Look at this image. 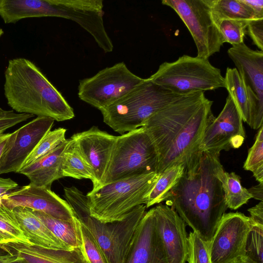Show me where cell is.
<instances>
[{"mask_svg":"<svg viewBox=\"0 0 263 263\" xmlns=\"http://www.w3.org/2000/svg\"><path fill=\"white\" fill-rule=\"evenodd\" d=\"M183 172L165 201L208 247L228 207L216 175L219 155L198 149L183 161Z\"/></svg>","mask_w":263,"mask_h":263,"instance_id":"cell-1","label":"cell"},{"mask_svg":"<svg viewBox=\"0 0 263 263\" xmlns=\"http://www.w3.org/2000/svg\"><path fill=\"white\" fill-rule=\"evenodd\" d=\"M12 210L25 235L33 246L48 249L73 250L57 238L32 210L17 206Z\"/></svg>","mask_w":263,"mask_h":263,"instance_id":"cell-20","label":"cell"},{"mask_svg":"<svg viewBox=\"0 0 263 263\" xmlns=\"http://www.w3.org/2000/svg\"><path fill=\"white\" fill-rule=\"evenodd\" d=\"M71 138L91 170L94 178L92 189L99 187L108 168L117 136L92 126L74 134Z\"/></svg>","mask_w":263,"mask_h":263,"instance_id":"cell-17","label":"cell"},{"mask_svg":"<svg viewBox=\"0 0 263 263\" xmlns=\"http://www.w3.org/2000/svg\"><path fill=\"white\" fill-rule=\"evenodd\" d=\"M65 198L77 218L94 236L108 263H125L136 229L146 212V206H136L122 220L103 223L90 216L86 195L78 188L70 189Z\"/></svg>","mask_w":263,"mask_h":263,"instance_id":"cell-4","label":"cell"},{"mask_svg":"<svg viewBox=\"0 0 263 263\" xmlns=\"http://www.w3.org/2000/svg\"><path fill=\"white\" fill-rule=\"evenodd\" d=\"M54 120L37 117L11 133L0 159V175L18 173L35 147L51 130Z\"/></svg>","mask_w":263,"mask_h":263,"instance_id":"cell-15","label":"cell"},{"mask_svg":"<svg viewBox=\"0 0 263 263\" xmlns=\"http://www.w3.org/2000/svg\"><path fill=\"white\" fill-rule=\"evenodd\" d=\"M209 2L217 26L220 21L224 19L247 21L258 19L240 0H209Z\"/></svg>","mask_w":263,"mask_h":263,"instance_id":"cell-29","label":"cell"},{"mask_svg":"<svg viewBox=\"0 0 263 263\" xmlns=\"http://www.w3.org/2000/svg\"><path fill=\"white\" fill-rule=\"evenodd\" d=\"M249 217L240 212L225 213L208 247L211 263H232L245 256Z\"/></svg>","mask_w":263,"mask_h":263,"instance_id":"cell-14","label":"cell"},{"mask_svg":"<svg viewBox=\"0 0 263 263\" xmlns=\"http://www.w3.org/2000/svg\"><path fill=\"white\" fill-rule=\"evenodd\" d=\"M216 176L221 183L228 208L236 210L252 198L248 189L241 185L240 178L235 173L224 172L222 166Z\"/></svg>","mask_w":263,"mask_h":263,"instance_id":"cell-25","label":"cell"},{"mask_svg":"<svg viewBox=\"0 0 263 263\" xmlns=\"http://www.w3.org/2000/svg\"><path fill=\"white\" fill-rule=\"evenodd\" d=\"M1 108L0 107V110H1Z\"/></svg>","mask_w":263,"mask_h":263,"instance_id":"cell-48","label":"cell"},{"mask_svg":"<svg viewBox=\"0 0 263 263\" xmlns=\"http://www.w3.org/2000/svg\"><path fill=\"white\" fill-rule=\"evenodd\" d=\"M162 4L173 9L187 28L196 47L197 57L208 59L220 51L223 42L209 0H163Z\"/></svg>","mask_w":263,"mask_h":263,"instance_id":"cell-10","label":"cell"},{"mask_svg":"<svg viewBox=\"0 0 263 263\" xmlns=\"http://www.w3.org/2000/svg\"><path fill=\"white\" fill-rule=\"evenodd\" d=\"M186 261L188 263H211L208 245L193 231L187 237Z\"/></svg>","mask_w":263,"mask_h":263,"instance_id":"cell-36","label":"cell"},{"mask_svg":"<svg viewBox=\"0 0 263 263\" xmlns=\"http://www.w3.org/2000/svg\"><path fill=\"white\" fill-rule=\"evenodd\" d=\"M179 96L146 78L101 112L104 122L122 135L143 126L153 114Z\"/></svg>","mask_w":263,"mask_h":263,"instance_id":"cell-6","label":"cell"},{"mask_svg":"<svg viewBox=\"0 0 263 263\" xmlns=\"http://www.w3.org/2000/svg\"><path fill=\"white\" fill-rule=\"evenodd\" d=\"M69 142L66 139L54 150L34 162L23 167L18 173L26 176L30 183L51 189L52 183L63 178L61 172V157Z\"/></svg>","mask_w":263,"mask_h":263,"instance_id":"cell-21","label":"cell"},{"mask_svg":"<svg viewBox=\"0 0 263 263\" xmlns=\"http://www.w3.org/2000/svg\"><path fill=\"white\" fill-rule=\"evenodd\" d=\"M17 187L18 184L10 178H0V197Z\"/></svg>","mask_w":263,"mask_h":263,"instance_id":"cell-40","label":"cell"},{"mask_svg":"<svg viewBox=\"0 0 263 263\" xmlns=\"http://www.w3.org/2000/svg\"><path fill=\"white\" fill-rule=\"evenodd\" d=\"M148 79L154 83L179 96L225 88L220 70L208 59L183 55L164 62Z\"/></svg>","mask_w":263,"mask_h":263,"instance_id":"cell-7","label":"cell"},{"mask_svg":"<svg viewBox=\"0 0 263 263\" xmlns=\"http://www.w3.org/2000/svg\"><path fill=\"white\" fill-rule=\"evenodd\" d=\"M157 163L156 148L143 127L117 136L101 186L122 179L157 173Z\"/></svg>","mask_w":263,"mask_h":263,"instance_id":"cell-8","label":"cell"},{"mask_svg":"<svg viewBox=\"0 0 263 263\" xmlns=\"http://www.w3.org/2000/svg\"><path fill=\"white\" fill-rule=\"evenodd\" d=\"M243 168L252 172L259 183L263 184V125L259 128L255 141L249 150Z\"/></svg>","mask_w":263,"mask_h":263,"instance_id":"cell-33","label":"cell"},{"mask_svg":"<svg viewBox=\"0 0 263 263\" xmlns=\"http://www.w3.org/2000/svg\"><path fill=\"white\" fill-rule=\"evenodd\" d=\"M183 162L174 164L159 174L148 196L146 208L165 201L168 194L176 185L183 172Z\"/></svg>","mask_w":263,"mask_h":263,"instance_id":"cell-27","label":"cell"},{"mask_svg":"<svg viewBox=\"0 0 263 263\" xmlns=\"http://www.w3.org/2000/svg\"><path fill=\"white\" fill-rule=\"evenodd\" d=\"M247 32L254 44L263 51V18L250 21Z\"/></svg>","mask_w":263,"mask_h":263,"instance_id":"cell-37","label":"cell"},{"mask_svg":"<svg viewBox=\"0 0 263 263\" xmlns=\"http://www.w3.org/2000/svg\"><path fill=\"white\" fill-rule=\"evenodd\" d=\"M232 263H257L250 259L246 256L238 257Z\"/></svg>","mask_w":263,"mask_h":263,"instance_id":"cell-44","label":"cell"},{"mask_svg":"<svg viewBox=\"0 0 263 263\" xmlns=\"http://www.w3.org/2000/svg\"><path fill=\"white\" fill-rule=\"evenodd\" d=\"M11 243L9 240L0 232V245H6Z\"/></svg>","mask_w":263,"mask_h":263,"instance_id":"cell-45","label":"cell"},{"mask_svg":"<svg viewBox=\"0 0 263 263\" xmlns=\"http://www.w3.org/2000/svg\"><path fill=\"white\" fill-rule=\"evenodd\" d=\"M240 114L230 96L217 117L208 124L198 149L219 154L221 151L238 148L243 144L246 134Z\"/></svg>","mask_w":263,"mask_h":263,"instance_id":"cell-12","label":"cell"},{"mask_svg":"<svg viewBox=\"0 0 263 263\" xmlns=\"http://www.w3.org/2000/svg\"><path fill=\"white\" fill-rule=\"evenodd\" d=\"M3 33H4L3 30H2V29H1L0 28V37L3 35Z\"/></svg>","mask_w":263,"mask_h":263,"instance_id":"cell-46","label":"cell"},{"mask_svg":"<svg viewBox=\"0 0 263 263\" xmlns=\"http://www.w3.org/2000/svg\"><path fill=\"white\" fill-rule=\"evenodd\" d=\"M213 101L203 92L180 96L153 114L143 126L158 155L157 173L182 162L198 149L214 116Z\"/></svg>","mask_w":263,"mask_h":263,"instance_id":"cell-2","label":"cell"},{"mask_svg":"<svg viewBox=\"0 0 263 263\" xmlns=\"http://www.w3.org/2000/svg\"><path fill=\"white\" fill-rule=\"evenodd\" d=\"M33 211L53 234L70 248H80L81 241L77 217L73 221H67L54 218L42 212Z\"/></svg>","mask_w":263,"mask_h":263,"instance_id":"cell-26","label":"cell"},{"mask_svg":"<svg viewBox=\"0 0 263 263\" xmlns=\"http://www.w3.org/2000/svg\"><path fill=\"white\" fill-rule=\"evenodd\" d=\"M66 129L62 127L48 132L27 158L23 167L34 162L63 143L66 140Z\"/></svg>","mask_w":263,"mask_h":263,"instance_id":"cell-32","label":"cell"},{"mask_svg":"<svg viewBox=\"0 0 263 263\" xmlns=\"http://www.w3.org/2000/svg\"><path fill=\"white\" fill-rule=\"evenodd\" d=\"M144 80L133 73L124 62H119L100 70L91 77L81 80L78 97L101 111Z\"/></svg>","mask_w":263,"mask_h":263,"instance_id":"cell-9","label":"cell"},{"mask_svg":"<svg viewBox=\"0 0 263 263\" xmlns=\"http://www.w3.org/2000/svg\"><path fill=\"white\" fill-rule=\"evenodd\" d=\"M258 19L263 18V0H240Z\"/></svg>","mask_w":263,"mask_h":263,"instance_id":"cell-39","label":"cell"},{"mask_svg":"<svg viewBox=\"0 0 263 263\" xmlns=\"http://www.w3.org/2000/svg\"><path fill=\"white\" fill-rule=\"evenodd\" d=\"M11 133H0V159Z\"/></svg>","mask_w":263,"mask_h":263,"instance_id":"cell-43","label":"cell"},{"mask_svg":"<svg viewBox=\"0 0 263 263\" xmlns=\"http://www.w3.org/2000/svg\"><path fill=\"white\" fill-rule=\"evenodd\" d=\"M5 78V96L13 110L58 122L74 118L72 107L30 60L22 58L9 60Z\"/></svg>","mask_w":263,"mask_h":263,"instance_id":"cell-3","label":"cell"},{"mask_svg":"<svg viewBox=\"0 0 263 263\" xmlns=\"http://www.w3.org/2000/svg\"><path fill=\"white\" fill-rule=\"evenodd\" d=\"M225 88L238 108L242 121L249 124L250 107L243 80L236 68L228 67L224 77Z\"/></svg>","mask_w":263,"mask_h":263,"instance_id":"cell-28","label":"cell"},{"mask_svg":"<svg viewBox=\"0 0 263 263\" xmlns=\"http://www.w3.org/2000/svg\"><path fill=\"white\" fill-rule=\"evenodd\" d=\"M252 198L261 201H263V184L259 183L258 185L248 189Z\"/></svg>","mask_w":263,"mask_h":263,"instance_id":"cell-42","label":"cell"},{"mask_svg":"<svg viewBox=\"0 0 263 263\" xmlns=\"http://www.w3.org/2000/svg\"><path fill=\"white\" fill-rule=\"evenodd\" d=\"M78 228L81 241L79 249L84 263H108L94 236L86 226L79 220Z\"/></svg>","mask_w":263,"mask_h":263,"instance_id":"cell-31","label":"cell"},{"mask_svg":"<svg viewBox=\"0 0 263 263\" xmlns=\"http://www.w3.org/2000/svg\"><path fill=\"white\" fill-rule=\"evenodd\" d=\"M250 21L224 19L217 24L224 43L238 45L243 42L247 28Z\"/></svg>","mask_w":263,"mask_h":263,"instance_id":"cell-34","label":"cell"},{"mask_svg":"<svg viewBox=\"0 0 263 263\" xmlns=\"http://www.w3.org/2000/svg\"><path fill=\"white\" fill-rule=\"evenodd\" d=\"M125 263H167L157 232L153 208L146 212L140 221Z\"/></svg>","mask_w":263,"mask_h":263,"instance_id":"cell-19","label":"cell"},{"mask_svg":"<svg viewBox=\"0 0 263 263\" xmlns=\"http://www.w3.org/2000/svg\"><path fill=\"white\" fill-rule=\"evenodd\" d=\"M61 172L62 177H69L77 179H88L94 180L91 170L71 138L63 152Z\"/></svg>","mask_w":263,"mask_h":263,"instance_id":"cell-24","label":"cell"},{"mask_svg":"<svg viewBox=\"0 0 263 263\" xmlns=\"http://www.w3.org/2000/svg\"><path fill=\"white\" fill-rule=\"evenodd\" d=\"M14 250L25 263H84L79 248L55 250L22 245Z\"/></svg>","mask_w":263,"mask_h":263,"instance_id":"cell-23","label":"cell"},{"mask_svg":"<svg viewBox=\"0 0 263 263\" xmlns=\"http://www.w3.org/2000/svg\"><path fill=\"white\" fill-rule=\"evenodd\" d=\"M1 202L11 210L23 206L64 221H73L77 218L74 210L66 200L51 189L30 183L4 195L1 197Z\"/></svg>","mask_w":263,"mask_h":263,"instance_id":"cell-16","label":"cell"},{"mask_svg":"<svg viewBox=\"0 0 263 263\" xmlns=\"http://www.w3.org/2000/svg\"><path fill=\"white\" fill-rule=\"evenodd\" d=\"M250 216V221L255 224L263 226V201L248 210Z\"/></svg>","mask_w":263,"mask_h":263,"instance_id":"cell-38","label":"cell"},{"mask_svg":"<svg viewBox=\"0 0 263 263\" xmlns=\"http://www.w3.org/2000/svg\"><path fill=\"white\" fill-rule=\"evenodd\" d=\"M0 263H25L23 259L17 255L8 253L3 254L0 252Z\"/></svg>","mask_w":263,"mask_h":263,"instance_id":"cell-41","label":"cell"},{"mask_svg":"<svg viewBox=\"0 0 263 263\" xmlns=\"http://www.w3.org/2000/svg\"><path fill=\"white\" fill-rule=\"evenodd\" d=\"M155 226L162 245L167 263H185L187 255L186 223L167 204L153 208Z\"/></svg>","mask_w":263,"mask_h":263,"instance_id":"cell-18","label":"cell"},{"mask_svg":"<svg viewBox=\"0 0 263 263\" xmlns=\"http://www.w3.org/2000/svg\"><path fill=\"white\" fill-rule=\"evenodd\" d=\"M52 17L70 20L88 32L105 52L113 51L112 40L106 31L102 0H49Z\"/></svg>","mask_w":263,"mask_h":263,"instance_id":"cell-13","label":"cell"},{"mask_svg":"<svg viewBox=\"0 0 263 263\" xmlns=\"http://www.w3.org/2000/svg\"><path fill=\"white\" fill-rule=\"evenodd\" d=\"M250 222L251 226L246 241L245 256L255 262L263 263V226Z\"/></svg>","mask_w":263,"mask_h":263,"instance_id":"cell-35","label":"cell"},{"mask_svg":"<svg viewBox=\"0 0 263 263\" xmlns=\"http://www.w3.org/2000/svg\"><path fill=\"white\" fill-rule=\"evenodd\" d=\"M4 247V245H0V250L2 249V248H3Z\"/></svg>","mask_w":263,"mask_h":263,"instance_id":"cell-47","label":"cell"},{"mask_svg":"<svg viewBox=\"0 0 263 263\" xmlns=\"http://www.w3.org/2000/svg\"><path fill=\"white\" fill-rule=\"evenodd\" d=\"M228 54L245 84L250 107L249 125H263V51L254 50L244 43L232 46Z\"/></svg>","mask_w":263,"mask_h":263,"instance_id":"cell-11","label":"cell"},{"mask_svg":"<svg viewBox=\"0 0 263 263\" xmlns=\"http://www.w3.org/2000/svg\"><path fill=\"white\" fill-rule=\"evenodd\" d=\"M0 232L11 243L33 246L25 235L13 210L2 203L0 205Z\"/></svg>","mask_w":263,"mask_h":263,"instance_id":"cell-30","label":"cell"},{"mask_svg":"<svg viewBox=\"0 0 263 263\" xmlns=\"http://www.w3.org/2000/svg\"><path fill=\"white\" fill-rule=\"evenodd\" d=\"M159 176L152 173L92 189L86 195L90 216L103 223L123 220L135 208L146 204Z\"/></svg>","mask_w":263,"mask_h":263,"instance_id":"cell-5","label":"cell"},{"mask_svg":"<svg viewBox=\"0 0 263 263\" xmlns=\"http://www.w3.org/2000/svg\"><path fill=\"white\" fill-rule=\"evenodd\" d=\"M0 16L6 24L29 17H51L49 0H0Z\"/></svg>","mask_w":263,"mask_h":263,"instance_id":"cell-22","label":"cell"}]
</instances>
